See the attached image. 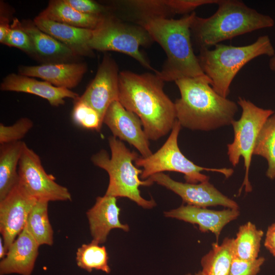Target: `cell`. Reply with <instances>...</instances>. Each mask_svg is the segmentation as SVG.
I'll use <instances>...</instances> for the list:
<instances>
[{
  "label": "cell",
  "instance_id": "obj_1",
  "mask_svg": "<svg viewBox=\"0 0 275 275\" xmlns=\"http://www.w3.org/2000/svg\"><path fill=\"white\" fill-rule=\"evenodd\" d=\"M156 74L119 72V101L136 114L150 140L156 141L172 130L176 119L175 103L163 91Z\"/></svg>",
  "mask_w": 275,
  "mask_h": 275
},
{
  "label": "cell",
  "instance_id": "obj_2",
  "mask_svg": "<svg viewBox=\"0 0 275 275\" xmlns=\"http://www.w3.org/2000/svg\"><path fill=\"white\" fill-rule=\"evenodd\" d=\"M180 98L174 102L176 119L181 126L210 131L231 125L237 104L216 93L207 76L176 80Z\"/></svg>",
  "mask_w": 275,
  "mask_h": 275
},
{
  "label": "cell",
  "instance_id": "obj_3",
  "mask_svg": "<svg viewBox=\"0 0 275 275\" xmlns=\"http://www.w3.org/2000/svg\"><path fill=\"white\" fill-rule=\"evenodd\" d=\"M195 12L179 19L154 18L137 23L149 34L165 51L167 59L162 68L155 74L164 81L205 76L191 42L190 27Z\"/></svg>",
  "mask_w": 275,
  "mask_h": 275
},
{
  "label": "cell",
  "instance_id": "obj_4",
  "mask_svg": "<svg viewBox=\"0 0 275 275\" xmlns=\"http://www.w3.org/2000/svg\"><path fill=\"white\" fill-rule=\"evenodd\" d=\"M216 11L206 18L195 16L191 34L200 49L258 30L271 28L274 19L238 0H220Z\"/></svg>",
  "mask_w": 275,
  "mask_h": 275
},
{
  "label": "cell",
  "instance_id": "obj_5",
  "mask_svg": "<svg viewBox=\"0 0 275 275\" xmlns=\"http://www.w3.org/2000/svg\"><path fill=\"white\" fill-rule=\"evenodd\" d=\"M213 49L201 48L198 56L201 68L211 80L213 90L227 98L230 85L240 70L255 58L275 56V50L267 35L259 37L253 43L241 46L218 43Z\"/></svg>",
  "mask_w": 275,
  "mask_h": 275
},
{
  "label": "cell",
  "instance_id": "obj_6",
  "mask_svg": "<svg viewBox=\"0 0 275 275\" xmlns=\"http://www.w3.org/2000/svg\"><path fill=\"white\" fill-rule=\"evenodd\" d=\"M108 141L111 157L105 150H101L91 157L93 164L105 170L109 176L105 195L128 198L145 209L154 207L156 205L154 200H146L141 195L140 186H149L153 183L148 179H140L142 169L132 163L139 155L135 151H131L122 141L114 136H109Z\"/></svg>",
  "mask_w": 275,
  "mask_h": 275
},
{
  "label": "cell",
  "instance_id": "obj_7",
  "mask_svg": "<svg viewBox=\"0 0 275 275\" xmlns=\"http://www.w3.org/2000/svg\"><path fill=\"white\" fill-rule=\"evenodd\" d=\"M153 41L148 32L140 25L122 22L108 13L104 14L97 26L92 30L89 45L91 49L100 51H113L125 53L136 60L144 68L155 71L140 47Z\"/></svg>",
  "mask_w": 275,
  "mask_h": 275
},
{
  "label": "cell",
  "instance_id": "obj_8",
  "mask_svg": "<svg viewBox=\"0 0 275 275\" xmlns=\"http://www.w3.org/2000/svg\"><path fill=\"white\" fill-rule=\"evenodd\" d=\"M181 127L176 120L169 138L160 149L147 157H139L134 161L136 167L143 168L140 175L142 179H148L164 171H173L183 174L186 182L197 184L209 181V177L201 173L203 171L220 173L227 178L233 174L231 168L202 167L187 158L181 152L178 144Z\"/></svg>",
  "mask_w": 275,
  "mask_h": 275
},
{
  "label": "cell",
  "instance_id": "obj_9",
  "mask_svg": "<svg viewBox=\"0 0 275 275\" xmlns=\"http://www.w3.org/2000/svg\"><path fill=\"white\" fill-rule=\"evenodd\" d=\"M237 103L242 109V114L239 119L231 122L234 136L233 142L227 145V155L233 167L238 164L241 157L244 160L245 175L239 194L244 186L246 192L252 190L249 174L255 143L263 124L274 112L258 107L241 97H238Z\"/></svg>",
  "mask_w": 275,
  "mask_h": 275
},
{
  "label": "cell",
  "instance_id": "obj_10",
  "mask_svg": "<svg viewBox=\"0 0 275 275\" xmlns=\"http://www.w3.org/2000/svg\"><path fill=\"white\" fill-rule=\"evenodd\" d=\"M19 183L37 200L71 201L67 188L57 183L54 177L45 171L39 156L25 143L19 160Z\"/></svg>",
  "mask_w": 275,
  "mask_h": 275
},
{
  "label": "cell",
  "instance_id": "obj_11",
  "mask_svg": "<svg viewBox=\"0 0 275 275\" xmlns=\"http://www.w3.org/2000/svg\"><path fill=\"white\" fill-rule=\"evenodd\" d=\"M37 201L19 183L0 201V232L7 252L24 229Z\"/></svg>",
  "mask_w": 275,
  "mask_h": 275
},
{
  "label": "cell",
  "instance_id": "obj_12",
  "mask_svg": "<svg viewBox=\"0 0 275 275\" xmlns=\"http://www.w3.org/2000/svg\"><path fill=\"white\" fill-rule=\"evenodd\" d=\"M119 75L117 64L111 57L105 54L94 78L78 97L98 113L102 123L109 106L119 100Z\"/></svg>",
  "mask_w": 275,
  "mask_h": 275
},
{
  "label": "cell",
  "instance_id": "obj_13",
  "mask_svg": "<svg viewBox=\"0 0 275 275\" xmlns=\"http://www.w3.org/2000/svg\"><path fill=\"white\" fill-rule=\"evenodd\" d=\"M148 179L173 191L187 205L203 208L220 205L231 209L239 208L235 201L223 194L209 181L197 184L183 183L163 173L153 175Z\"/></svg>",
  "mask_w": 275,
  "mask_h": 275
},
{
  "label": "cell",
  "instance_id": "obj_14",
  "mask_svg": "<svg viewBox=\"0 0 275 275\" xmlns=\"http://www.w3.org/2000/svg\"><path fill=\"white\" fill-rule=\"evenodd\" d=\"M103 123L111 130L114 136L134 146L142 157H147L152 153L149 139L143 129L139 117L126 109L119 101H114L104 115Z\"/></svg>",
  "mask_w": 275,
  "mask_h": 275
},
{
  "label": "cell",
  "instance_id": "obj_15",
  "mask_svg": "<svg viewBox=\"0 0 275 275\" xmlns=\"http://www.w3.org/2000/svg\"><path fill=\"white\" fill-rule=\"evenodd\" d=\"M236 209L228 208L216 211L195 206L182 205L164 212L167 217L174 218L192 224H196L202 232H211L217 241L223 228L239 215Z\"/></svg>",
  "mask_w": 275,
  "mask_h": 275
},
{
  "label": "cell",
  "instance_id": "obj_16",
  "mask_svg": "<svg viewBox=\"0 0 275 275\" xmlns=\"http://www.w3.org/2000/svg\"><path fill=\"white\" fill-rule=\"evenodd\" d=\"M120 210L117 198L104 195L96 198L94 205L86 213L93 241L99 244L104 243L114 229L129 230L128 225L120 221Z\"/></svg>",
  "mask_w": 275,
  "mask_h": 275
},
{
  "label": "cell",
  "instance_id": "obj_17",
  "mask_svg": "<svg viewBox=\"0 0 275 275\" xmlns=\"http://www.w3.org/2000/svg\"><path fill=\"white\" fill-rule=\"evenodd\" d=\"M87 70L84 63H51L22 66L19 74L40 78L55 87L70 90L78 85Z\"/></svg>",
  "mask_w": 275,
  "mask_h": 275
},
{
  "label": "cell",
  "instance_id": "obj_18",
  "mask_svg": "<svg viewBox=\"0 0 275 275\" xmlns=\"http://www.w3.org/2000/svg\"><path fill=\"white\" fill-rule=\"evenodd\" d=\"M39 245L26 226L0 262V275H31L39 254Z\"/></svg>",
  "mask_w": 275,
  "mask_h": 275
},
{
  "label": "cell",
  "instance_id": "obj_19",
  "mask_svg": "<svg viewBox=\"0 0 275 275\" xmlns=\"http://www.w3.org/2000/svg\"><path fill=\"white\" fill-rule=\"evenodd\" d=\"M3 91L30 93L47 100L53 106L64 105L65 99L74 100L78 95L71 90L55 87L45 81H41L20 74L10 73L6 76L0 85Z\"/></svg>",
  "mask_w": 275,
  "mask_h": 275
},
{
  "label": "cell",
  "instance_id": "obj_20",
  "mask_svg": "<svg viewBox=\"0 0 275 275\" xmlns=\"http://www.w3.org/2000/svg\"><path fill=\"white\" fill-rule=\"evenodd\" d=\"M33 21L39 29L65 45L76 56L93 55V50L89 45L92 30L76 28L39 16Z\"/></svg>",
  "mask_w": 275,
  "mask_h": 275
},
{
  "label": "cell",
  "instance_id": "obj_21",
  "mask_svg": "<svg viewBox=\"0 0 275 275\" xmlns=\"http://www.w3.org/2000/svg\"><path fill=\"white\" fill-rule=\"evenodd\" d=\"M21 23L31 38L37 57L64 63L77 56L65 45L39 29L34 21L24 20Z\"/></svg>",
  "mask_w": 275,
  "mask_h": 275
},
{
  "label": "cell",
  "instance_id": "obj_22",
  "mask_svg": "<svg viewBox=\"0 0 275 275\" xmlns=\"http://www.w3.org/2000/svg\"><path fill=\"white\" fill-rule=\"evenodd\" d=\"M104 15L82 13L64 0H53L50 1L46 8L38 16L76 28L94 30Z\"/></svg>",
  "mask_w": 275,
  "mask_h": 275
},
{
  "label": "cell",
  "instance_id": "obj_23",
  "mask_svg": "<svg viewBox=\"0 0 275 275\" xmlns=\"http://www.w3.org/2000/svg\"><path fill=\"white\" fill-rule=\"evenodd\" d=\"M24 144L21 141L0 146V201L19 183L18 164Z\"/></svg>",
  "mask_w": 275,
  "mask_h": 275
},
{
  "label": "cell",
  "instance_id": "obj_24",
  "mask_svg": "<svg viewBox=\"0 0 275 275\" xmlns=\"http://www.w3.org/2000/svg\"><path fill=\"white\" fill-rule=\"evenodd\" d=\"M234 257V239L225 238L221 244L213 243L211 250L201 259L204 275H229Z\"/></svg>",
  "mask_w": 275,
  "mask_h": 275
},
{
  "label": "cell",
  "instance_id": "obj_25",
  "mask_svg": "<svg viewBox=\"0 0 275 275\" xmlns=\"http://www.w3.org/2000/svg\"><path fill=\"white\" fill-rule=\"evenodd\" d=\"M263 231L249 222L239 227L234 239V257L245 260L258 258Z\"/></svg>",
  "mask_w": 275,
  "mask_h": 275
},
{
  "label": "cell",
  "instance_id": "obj_26",
  "mask_svg": "<svg viewBox=\"0 0 275 275\" xmlns=\"http://www.w3.org/2000/svg\"><path fill=\"white\" fill-rule=\"evenodd\" d=\"M48 202L38 200L30 212L25 225L39 245H52L53 243V231L48 215Z\"/></svg>",
  "mask_w": 275,
  "mask_h": 275
},
{
  "label": "cell",
  "instance_id": "obj_27",
  "mask_svg": "<svg viewBox=\"0 0 275 275\" xmlns=\"http://www.w3.org/2000/svg\"><path fill=\"white\" fill-rule=\"evenodd\" d=\"M253 155L266 159L268 168L266 175L270 179H275V113L262 127L256 140Z\"/></svg>",
  "mask_w": 275,
  "mask_h": 275
},
{
  "label": "cell",
  "instance_id": "obj_28",
  "mask_svg": "<svg viewBox=\"0 0 275 275\" xmlns=\"http://www.w3.org/2000/svg\"><path fill=\"white\" fill-rule=\"evenodd\" d=\"M77 266L91 272L94 269L101 270L106 273L111 272L108 265V256L104 246L92 240L88 244H83L76 253Z\"/></svg>",
  "mask_w": 275,
  "mask_h": 275
},
{
  "label": "cell",
  "instance_id": "obj_29",
  "mask_svg": "<svg viewBox=\"0 0 275 275\" xmlns=\"http://www.w3.org/2000/svg\"><path fill=\"white\" fill-rule=\"evenodd\" d=\"M123 6L133 11L138 21L154 18H169L173 15L168 0H133L121 2Z\"/></svg>",
  "mask_w": 275,
  "mask_h": 275
},
{
  "label": "cell",
  "instance_id": "obj_30",
  "mask_svg": "<svg viewBox=\"0 0 275 275\" xmlns=\"http://www.w3.org/2000/svg\"><path fill=\"white\" fill-rule=\"evenodd\" d=\"M72 119L76 124L84 128L98 131L103 124L98 113L78 98L74 100Z\"/></svg>",
  "mask_w": 275,
  "mask_h": 275
},
{
  "label": "cell",
  "instance_id": "obj_31",
  "mask_svg": "<svg viewBox=\"0 0 275 275\" xmlns=\"http://www.w3.org/2000/svg\"><path fill=\"white\" fill-rule=\"evenodd\" d=\"M2 44L17 48L28 54L37 57L30 37L23 29L22 23L16 18L13 19L10 30Z\"/></svg>",
  "mask_w": 275,
  "mask_h": 275
},
{
  "label": "cell",
  "instance_id": "obj_32",
  "mask_svg": "<svg viewBox=\"0 0 275 275\" xmlns=\"http://www.w3.org/2000/svg\"><path fill=\"white\" fill-rule=\"evenodd\" d=\"M33 126V121L26 117L19 119L14 124L9 126L1 123L0 144L21 141Z\"/></svg>",
  "mask_w": 275,
  "mask_h": 275
},
{
  "label": "cell",
  "instance_id": "obj_33",
  "mask_svg": "<svg viewBox=\"0 0 275 275\" xmlns=\"http://www.w3.org/2000/svg\"><path fill=\"white\" fill-rule=\"evenodd\" d=\"M265 261L263 257L253 260H245L234 257L229 275H257Z\"/></svg>",
  "mask_w": 275,
  "mask_h": 275
},
{
  "label": "cell",
  "instance_id": "obj_34",
  "mask_svg": "<svg viewBox=\"0 0 275 275\" xmlns=\"http://www.w3.org/2000/svg\"><path fill=\"white\" fill-rule=\"evenodd\" d=\"M220 0H168L173 15L188 14L197 7L207 4H217Z\"/></svg>",
  "mask_w": 275,
  "mask_h": 275
},
{
  "label": "cell",
  "instance_id": "obj_35",
  "mask_svg": "<svg viewBox=\"0 0 275 275\" xmlns=\"http://www.w3.org/2000/svg\"><path fill=\"white\" fill-rule=\"evenodd\" d=\"M76 11L85 14L104 15L108 13L106 7L91 0H64Z\"/></svg>",
  "mask_w": 275,
  "mask_h": 275
},
{
  "label": "cell",
  "instance_id": "obj_36",
  "mask_svg": "<svg viewBox=\"0 0 275 275\" xmlns=\"http://www.w3.org/2000/svg\"><path fill=\"white\" fill-rule=\"evenodd\" d=\"M264 244L266 249L275 257V222L268 227Z\"/></svg>",
  "mask_w": 275,
  "mask_h": 275
},
{
  "label": "cell",
  "instance_id": "obj_37",
  "mask_svg": "<svg viewBox=\"0 0 275 275\" xmlns=\"http://www.w3.org/2000/svg\"><path fill=\"white\" fill-rule=\"evenodd\" d=\"M11 24L8 17L1 15L0 17V42L3 43L8 34Z\"/></svg>",
  "mask_w": 275,
  "mask_h": 275
},
{
  "label": "cell",
  "instance_id": "obj_38",
  "mask_svg": "<svg viewBox=\"0 0 275 275\" xmlns=\"http://www.w3.org/2000/svg\"><path fill=\"white\" fill-rule=\"evenodd\" d=\"M7 251L5 248L3 239L2 237L0 238V258L4 259L7 254Z\"/></svg>",
  "mask_w": 275,
  "mask_h": 275
},
{
  "label": "cell",
  "instance_id": "obj_39",
  "mask_svg": "<svg viewBox=\"0 0 275 275\" xmlns=\"http://www.w3.org/2000/svg\"><path fill=\"white\" fill-rule=\"evenodd\" d=\"M268 64L269 69L271 71L275 72V56L270 58Z\"/></svg>",
  "mask_w": 275,
  "mask_h": 275
},
{
  "label": "cell",
  "instance_id": "obj_40",
  "mask_svg": "<svg viewBox=\"0 0 275 275\" xmlns=\"http://www.w3.org/2000/svg\"><path fill=\"white\" fill-rule=\"evenodd\" d=\"M186 275H204V274L202 271H199V272L195 273L194 274H192L191 273H187Z\"/></svg>",
  "mask_w": 275,
  "mask_h": 275
}]
</instances>
